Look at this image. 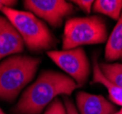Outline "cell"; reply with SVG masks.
<instances>
[{
  "label": "cell",
  "mask_w": 122,
  "mask_h": 114,
  "mask_svg": "<svg viewBox=\"0 0 122 114\" xmlns=\"http://www.w3.org/2000/svg\"><path fill=\"white\" fill-rule=\"evenodd\" d=\"M77 88V84L66 74L55 70H44L22 93L14 112L40 114L57 96H69Z\"/></svg>",
  "instance_id": "obj_1"
},
{
  "label": "cell",
  "mask_w": 122,
  "mask_h": 114,
  "mask_svg": "<svg viewBox=\"0 0 122 114\" xmlns=\"http://www.w3.org/2000/svg\"><path fill=\"white\" fill-rule=\"evenodd\" d=\"M37 57L14 55L0 63V98L13 101L30 83L37 70Z\"/></svg>",
  "instance_id": "obj_2"
},
{
  "label": "cell",
  "mask_w": 122,
  "mask_h": 114,
  "mask_svg": "<svg viewBox=\"0 0 122 114\" xmlns=\"http://www.w3.org/2000/svg\"><path fill=\"white\" fill-rule=\"evenodd\" d=\"M2 13L15 26L24 44L32 51H43L56 47V39L46 25L28 11L4 7Z\"/></svg>",
  "instance_id": "obj_3"
},
{
  "label": "cell",
  "mask_w": 122,
  "mask_h": 114,
  "mask_svg": "<svg viewBox=\"0 0 122 114\" xmlns=\"http://www.w3.org/2000/svg\"><path fill=\"white\" fill-rule=\"evenodd\" d=\"M107 40L105 21L97 16H78L66 21L62 40L63 50L85 45L102 44Z\"/></svg>",
  "instance_id": "obj_4"
},
{
  "label": "cell",
  "mask_w": 122,
  "mask_h": 114,
  "mask_svg": "<svg viewBox=\"0 0 122 114\" xmlns=\"http://www.w3.org/2000/svg\"><path fill=\"white\" fill-rule=\"evenodd\" d=\"M46 54L78 87H82L86 82L90 73V64L82 47L68 50H49Z\"/></svg>",
  "instance_id": "obj_5"
},
{
  "label": "cell",
  "mask_w": 122,
  "mask_h": 114,
  "mask_svg": "<svg viewBox=\"0 0 122 114\" xmlns=\"http://www.w3.org/2000/svg\"><path fill=\"white\" fill-rule=\"evenodd\" d=\"M23 3L28 12L54 27L60 26L64 18L74 12L72 3L65 0H25Z\"/></svg>",
  "instance_id": "obj_6"
},
{
  "label": "cell",
  "mask_w": 122,
  "mask_h": 114,
  "mask_svg": "<svg viewBox=\"0 0 122 114\" xmlns=\"http://www.w3.org/2000/svg\"><path fill=\"white\" fill-rule=\"evenodd\" d=\"M24 49V41L19 33L5 16H0V59Z\"/></svg>",
  "instance_id": "obj_7"
},
{
  "label": "cell",
  "mask_w": 122,
  "mask_h": 114,
  "mask_svg": "<svg viewBox=\"0 0 122 114\" xmlns=\"http://www.w3.org/2000/svg\"><path fill=\"white\" fill-rule=\"evenodd\" d=\"M76 107L79 114H115L116 107L101 95L79 91L76 93Z\"/></svg>",
  "instance_id": "obj_8"
},
{
  "label": "cell",
  "mask_w": 122,
  "mask_h": 114,
  "mask_svg": "<svg viewBox=\"0 0 122 114\" xmlns=\"http://www.w3.org/2000/svg\"><path fill=\"white\" fill-rule=\"evenodd\" d=\"M105 59L110 62L122 60V13L111 34L107 37Z\"/></svg>",
  "instance_id": "obj_9"
},
{
  "label": "cell",
  "mask_w": 122,
  "mask_h": 114,
  "mask_svg": "<svg viewBox=\"0 0 122 114\" xmlns=\"http://www.w3.org/2000/svg\"><path fill=\"white\" fill-rule=\"evenodd\" d=\"M94 83H99L107 89L109 99L116 105L122 107V88L109 81L101 72L99 63L95 58L93 62V80Z\"/></svg>",
  "instance_id": "obj_10"
},
{
  "label": "cell",
  "mask_w": 122,
  "mask_h": 114,
  "mask_svg": "<svg viewBox=\"0 0 122 114\" xmlns=\"http://www.w3.org/2000/svg\"><path fill=\"white\" fill-rule=\"evenodd\" d=\"M93 11L118 20L122 13V0H97L94 1Z\"/></svg>",
  "instance_id": "obj_11"
},
{
  "label": "cell",
  "mask_w": 122,
  "mask_h": 114,
  "mask_svg": "<svg viewBox=\"0 0 122 114\" xmlns=\"http://www.w3.org/2000/svg\"><path fill=\"white\" fill-rule=\"evenodd\" d=\"M99 67L109 81L122 88V63L102 62L99 64Z\"/></svg>",
  "instance_id": "obj_12"
},
{
  "label": "cell",
  "mask_w": 122,
  "mask_h": 114,
  "mask_svg": "<svg viewBox=\"0 0 122 114\" xmlns=\"http://www.w3.org/2000/svg\"><path fill=\"white\" fill-rule=\"evenodd\" d=\"M44 114H66L65 105L62 103L60 99L55 98L51 102Z\"/></svg>",
  "instance_id": "obj_13"
},
{
  "label": "cell",
  "mask_w": 122,
  "mask_h": 114,
  "mask_svg": "<svg viewBox=\"0 0 122 114\" xmlns=\"http://www.w3.org/2000/svg\"><path fill=\"white\" fill-rule=\"evenodd\" d=\"M71 3L76 4L81 10H83L86 14H89L91 12L92 6L94 4V1L92 0H75V1H71Z\"/></svg>",
  "instance_id": "obj_14"
},
{
  "label": "cell",
  "mask_w": 122,
  "mask_h": 114,
  "mask_svg": "<svg viewBox=\"0 0 122 114\" xmlns=\"http://www.w3.org/2000/svg\"><path fill=\"white\" fill-rule=\"evenodd\" d=\"M65 101V108H66V114H79L77 109H76V106L74 105V103L72 102L71 100L68 98H65L64 99Z\"/></svg>",
  "instance_id": "obj_15"
},
{
  "label": "cell",
  "mask_w": 122,
  "mask_h": 114,
  "mask_svg": "<svg viewBox=\"0 0 122 114\" xmlns=\"http://www.w3.org/2000/svg\"><path fill=\"white\" fill-rule=\"evenodd\" d=\"M16 4L15 0H0V10L4 7H12Z\"/></svg>",
  "instance_id": "obj_16"
},
{
  "label": "cell",
  "mask_w": 122,
  "mask_h": 114,
  "mask_svg": "<svg viewBox=\"0 0 122 114\" xmlns=\"http://www.w3.org/2000/svg\"><path fill=\"white\" fill-rule=\"evenodd\" d=\"M115 114H122V109L119 110V111H117V112H116Z\"/></svg>",
  "instance_id": "obj_17"
},
{
  "label": "cell",
  "mask_w": 122,
  "mask_h": 114,
  "mask_svg": "<svg viewBox=\"0 0 122 114\" xmlns=\"http://www.w3.org/2000/svg\"><path fill=\"white\" fill-rule=\"evenodd\" d=\"M0 114H5V112L2 110V109H1V108H0Z\"/></svg>",
  "instance_id": "obj_18"
}]
</instances>
